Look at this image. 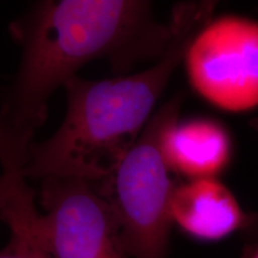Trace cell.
<instances>
[{
    "label": "cell",
    "instance_id": "5b68a950",
    "mask_svg": "<svg viewBox=\"0 0 258 258\" xmlns=\"http://www.w3.org/2000/svg\"><path fill=\"white\" fill-rule=\"evenodd\" d=\"M38 227L51 258H131L110 203L88 180L42 179Z\"/></svg>",
    "mask_w": 258,
    "mask_h": 258
},
{
    "label": "cell",
    "instance_id": "9c48e42d",
    "mask_svg": "<svg viewBox=\"0 0 258 258\" xmlns=\"http://www.w3.org/2000/svg\"><path fill=\"white\" fill-rule=\"evenodd\" d=\"M0 163L3 166V173L0 175V212H2L14 190L15 156L10 151H0Z\"/></svg>",
    "mask_w": 258,
    "mask_h": 258
},
{
    "label": "cell",
    "instance_id": "30bf717a",
    "mask_svg": "<svg viewBox=\"0 0 258 258\" xmlns=\"http://www.w3.org/2000/svg\"><path fill=\"white\" fill-rule=\"evenodd\" d=\"M253 258H258V250L256 251V253H254V256H253Z\"/></svg>",
    "mask_w": 258,
    "mask_h": 258
},
{
    "label": "cell",
    "instance_id": "ba28073f",
    "mask_svg": "<svg viewBox=\"0 0 258 258\" xmlns=\"http://www.w3.org/2000/svg\"><path fill=\"white\" fill-rule=\"evenodd\" d=\"M27 179L23 172L16 173L14 190L0 212V219L10 228V239L0 251V258H51L42 241L40 212Z\"/></svg>",
    "mask_w": 258,
    "mask_h": 258
},
{
    "label": "cell",
    "instance_id": "8992f818",
    "mask_svg": "<svg viewBox=\"0 0 258 258\" xmlns=\"http://www.w3.org/2000/svg\"><path fill=\"white\" fill-rule=\"evenodd\" d=\"M171 218L185 233L201 240H220L245 221L237 199L215 178L189 180L175 188Z\"/></svg>",
    "mask_w": 258,
    "mask_h": 258
},
{
    "label": "cell",
    "instance_id": "3957f363",
    "mask_svg": "<svg viewBox=\"0 0 258 258\" xmlns=\"http://www.w3.org/2000/svg\"><path fill=\"white\" fill-rule=\"evenodd\" d=\"M179 97L156 112L114 173L93 184L110 203L131 258H166L173 188L161 139L178 118Z\"/></svg>",
    "mask_w": 258,
    "mask_h": 258
},
{
    "label": "cell",
    "instance_id": "52a82bcc",
    "mask_svg": "<svg viewBox=\"0 0 258 258\" xmlns=\"http://www.w3.org/2000/svg\"><path fill=\"white\" fill-rule=\"evenodd\" d=\"M170 171L190 180L215 178L231 158V140L225 128L212 120L170 122L161 139Z\"/></svg>",
    "mask_w": 258,
    "mask_h": 258
},
{
    "label": "cell",
    "instance_id": "277c9868",
    "mask_svg": "<svg viewBox=\"0 0 258 258\" xmlns=\"http://www.w3.org/2000/svg\"><path fill=\"white\" fill-rule=\"evenodd\" d=\"M192 88L228 111L258 104V23L235 16L209 21L186 49Z\"/></svg>",
    "mask_w": 258,
    "mask_h": 258
},
{
    "label": "cell",
    "instance_id": "7a4b0ae2",
    "mask_svg": "<svg viewBox=\"0 0 258 258\" xmlns=\"http://www.w3.org/2000/svg\"><path fill=\"white\" fill-rule=\"evenodd\" d=\"M213 9L211 2L177 5L169 44L150 69L103 80L74 77L64 84L66 116L49 139L28 147L24 176L69 177L92 184L109 178L151 120L158 98L192 38L211 21Z\"/></svg>",
    "mask_w": 258,
    "mask_h": 258
},
{
    "label": "cell",
    "instance_id": "6da1fadb",
    "mask_svg": "<svg viewBox=\"0 0 258 258\" xmlns=\"http://www.w3.org/2000/svg\"><path fill=\"white\" fill-rule=\"evenodd\" d=\"M10 29L22 59L0 121L28 143L46 121L53 92L83 66L106 59L127 70L160 56L171 38L170 22L157 23L151 3L141 0L38 2Z\"/></svg>",
    "mask_w": 258,
    "mask_h": 258
}]
</instances>
